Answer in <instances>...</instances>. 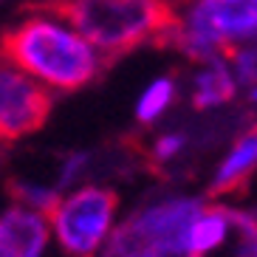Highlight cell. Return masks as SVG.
Wrapping results in <instances>:
<instances>
[{
    "label": "cell",
    "instance_id": "cell-12",
    "mask_svg": "<svg viewBox=\"0 0 257 257\" xmlns=\"http://www.w3.org/2000/svg\"><path fill=\"white\" fill-rule=\"evenodd\" d=\"M234 257H257V209L232 206Z\"/></svg>",
    "mask_w": 257,
    "mask_h": 257
},
{
    "label": "cell",
    "instance_id": "cell-5",
    "mask_svg": "<svg viewBox=\"0 0 257 257\" xmlns=\"http://www.w3.org/2000/svg\"><path fill=\"white\" fill-rule=\"evenodd\" d=\"M119 192L105 184H79L48 215L51 234L65 257H96L116 226Z\"/></svg>",
    "mask_w": 257,
    "mask_h": 257
},
{
    "label": "cell",
    "instance_id": "cell-3",
    "mask_svg": "<svg viewBox=\"0 0 257 257\" xmlns=\"http://www.w3.org/2000/svg\"><path fill=\"white\" fill-rule=\"evenodd\" d=\"M54 6L110 62L147 43L161 46L173 15V0H54Z\"/></svg>",
    "mask_w": 257,
    "mask_h": 257
},
{
    "label": "cell",
    "instance_id": "cell-2",
    "mask_svg": "<svg viewBox=\"0 0 257 257\" xmlns=\"http://www.w3.org/2000/svg\"><path fill=\"white\" fill-rule=\"evenodd\" d=\"M251 43H257V0H173L161 37V46L195 65Z\"/></svg>",
    "mask_w": 257,
    "mask_h": 257
},
{
    "label": "cell",
    "instance_id": "cell-14",
    "mask_svg": "<svg viewBox=\"0 0 257 257\" xmlns=\"http://www.w3.org/2000/svg\"><path fill=\"white\" fill-rule=\"evenodd\" d=\"M246 96H249V102H251V105H254V107H257V82H254V85H251L249 91H246Z\"/></svg>",
    "mask_w": 257,
    "mask_h": 257
},
{
    "label": "cell",
    "instance_id": "cell-6",
    "mask_svg": "<svg viewBox=\"0 0 257 257\" xmlns=\"http://www.w3.org/2000/svg\"><path fill=\"white\" fill-rule=\"evenodd\" d=\"M54 93L0 54V144L37 133L51 116Z\"/></svg>",
    "mask_w": 257,
    "mask_h": 257
},
{
    "label": "cell",
    "instance_id": "cell-8",
    "mask_svg": "<svg viewBox=\"0 0 257 257\" xmlns=\"http://www.w3.org/2000/svg\"><path fill=\"white\" fill-rule=\"evenodd\" d=\"M240 93V85L232 74L226 54L223 57H212L206 62H198L189 79V99L192 107L206 113V110H220L229 102H234V96Z\"/></svg>",
    "mask_w": 257,
    "mask_h": 257
},
{
    "label": "cell",
    "instance_id": "cell-1",
    "mask_svg": "<svg viewBox=\"0 0 257 257\" xmlns=\"http://www.w3.org/2000/svg\"><path fill=\"white\" fill-rule=\"evenodd\" d=\"M0 54L48 93H76L110 65L54 3L31 6L0 37Z\"/></svg>",
    "mask_w": 257,
    "mask_h": 257
},
{
    "label": "cell",
    "instance_id": "cell-4",
    "mask_svg": "<svg viewBox=\"0 0 257 257\" xmlns=\"http://www.w3.org/2000/svg\"><path fill=\"white\" fill-rule=\"evenodd\" d=\"M206 198L170 192L116 223L96 257H187V232Z\"/></svg>",
    "mask_w": 257,
    "mask_h": 257
},
{
    "label": "cell",
    "instance_id": "cell-9",
    "mask_svg": "<svg viewBox=\"0 0 257 257\" xmlns=\"http://www.w3.org/2000/svg\"><path fill=\"white\" fill-rule=\"evenodd\" d=\"M234 234L232 226V206L229 204H212L206 201L198 215L189 223L187 232V257H209L218 249H223L229 237Z\"/></svg>",
    "mask_w": 257,
    "mask_h": 257
},
{
    "label": "cell",
    "instance_id": "cell-13",
    "mask_svg": "<svg viewBox=\"0 0 257 257\" xmlns=\"http://www.w3.org/2000/svg\"><path fill=\"white\" fill-rule=\"evenodd\" d=\"M192 147V136L187 130H164L153 139L150 144V159L153 164H175L178 159L187 156V150Z\"/></svg>",
    "mask_w": 257,
    "mask_h": 257
},
{
    "label": "cell",
    "instance_id": "cell-11",
    "mask_svg": "<svg viewBox=\"0 0 257 257\" xmlns=\"http://www.w3.org/2000/svg\"><path fill=\"white\" fill-rule=\"evenodd\" d=\"M12 195H15V204L29 206L34 212H43V215H51L54 206L60 204L62 192L51 184H40V181H12Z\"/></svg>",
    "mask_w": 257,
    "mask_h": 257
},
{
    "label": "cell",
    "instance_id": "cell-7",
    "mask_svg": "<svg viewBox=\"0 0 257 257\" xmlns=\"http://www.w3.org/2000/svg\"><path fill=\"white\" fill-rule=\"evenodd\" d=\"M257 173V124H249L229 142L209 178L212 195H226L240 189Z\"/></svg>",
    "mask_w": 257,
    "mask_h": 257
},
{
    "label": "cell",
    "instance_id": "cell-10",
    "mask_svg": "<svg viewBox=\"0 0 257 257\" xmlns=\"http://www.w3.org/2000/svg\"><path fill=\"white\" fill-rule=\"evenodd\" d=\"M178 93H181V88H178V79H175L173 74H161V76H156V79H150V82L142 88V93H139V99H136V107H133L136 121L142 127L159 124V121L175 107Z\"/></svg>",
    "mask_w": 257,
    "mask_h": 257
}]
</instances>
